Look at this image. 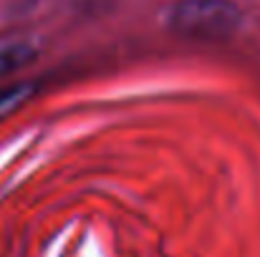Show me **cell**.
Listing matches in <instances>:
<instances>
[{"mask_svg":"<svg viewBox=\"0 0 260 257\" xmlns=\"http://www.w3.org/2000/svg\"><path fill=\"white\" fill-rule=\"evenodd\" d=\"M238 23L240 10L230 0H182L170 13V28L192 41H225Z\"/></svg>","mask_w":260,"mask_h":257,"instance_id":"obj_1","label":"cell"},{"mask_svg":"<svg viewBox=\"0 0 260 257\" xmlns=\"http://www.w3.org/2000/svg\"><path fill=\"white\" fill-rule=\"evenodd\" d=\"M36 58V48L28 43H13V46H3L0 48V79L20 71L23 66H28Z\"/></svg>","mask_w":260,"mask_h":257,"instance_id":"obj_2","label":"cell"},{"mask_svg":"<svg viewBox=\"0 0 260 257\" xmlns=\"http://www.w3.org/2000/svg\"><path fill=\"white\" fill-rule=\"evenodd\" d=\"M33 93H36V86L25 84V81L0 88V121H3L5 116H10L13 111H18Z\"/></svg>","mask_w":260,"mask_h":257,"instance_id":"obj_3","label":"cell"}]
</instances>
